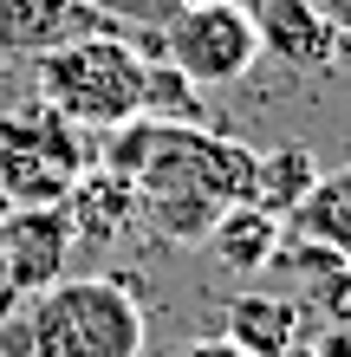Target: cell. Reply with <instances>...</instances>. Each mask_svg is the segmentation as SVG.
I'll return each instance as SVG.
<instances>
[{"mask_svg":"<svg viewBox=\"0 0 351 357\" xmlns=\"http://www.w3.org/2000/svg\"><path fill=\"white\" fill-rule=\"evenodd\" d=\"M111 143L91 162L137 182V215L170 247H202L234 202H254V150L215 137L209 123H150L130 117L105 130Z\"/></svg>","mask_w":351,"mask_h":357,"instance_id":"cell-1","label":"cell"},{"mask_svg":"<svg viewBox=\"0 0 351 357\" xmlns=\"http://www.w3.org/2000/svg\"><path fill=\"white\" fill-rule=\"evenodd\" d=\"M0 338L13 357H143V312L124 280H59Z\"/></svg>","mask_w":351,"mask_h":357,"instance_id":"cell-2","label":"cell"},{"mask_svg":"<svg viewBox=\"0 0 351 357\" xmlns=\"http://www.w3.org/2000/svg\"><path fill=\"white\" fill-rule=\"evenodd\" d=\"M39 104H52L78 130H117L143 117V46L137 33H85L33 59Z\"/></svg>","mask_w":351,"mask_h":357,"instance_id":"cell-3","label":"cell"},{"mask_svg":"<svg viewBox=\"0 0 351 357\" xmlns=\"http://www.w3.org/2000/svg\"><path fill=\"white\" fill-rule=\"evenodd\" d=\"M85 137L52 104L0 111V208H59L85 176Z\"/></svg>","mask_w":351,"mask_h":357,"instance_id":"cell-4","label":"cell"},{"mask_svg":"<svg viewBox=\"0 0 351 357\" xmlns=\"http://www.w3.org/2000/svg\"><path fill=\"white\" fill-rule=\"evenodd\" d=\"M156 46L189 85H234L254 72L260 33H254V13H241L234 0H202V7H176L163 20Z\"/></svg>","mask_w":351,"mask_h":357,"instance_id":"cell-5","label":"cell"},{"mask_svg":"<svg viewBox=\"0 0 351 357\" xmlns=\"http://www.w3.org/2000/svg\"><path fill=\"white\" fill-rule=\"evenodd\" d=\"M72 221L66 208H7V260H0V286L7 292H46L66 280V260H72Z\"/></svg>","mask_w":351,"mask_h":357,"instance_id":"cell-6","label":"cell"},{"mask_svg":"<svg viewBox=\"0 0 351 357\" xmlns=\"http://www.w3.org/2000/svg\"><path fill=\"white\" fill-rule=\"evenodd\" d=\"M286 280V299L299 312H313L319 325H351V266L332 247L306 241V234H280L274 260H267Z\"/></svg>","mask_w":351,"mask_h":357,"instance_id":"cell-7","label":"cell"},{"mask_svg":"<svg viewBox=\"0 0 351 357\" xmlns=\"http://www.w3.org/2000/svg\"><path fill=\"white\" fill-rule=\"evenodd\" d=\"M85 33H124L105 13H91L85 0H0V59H33L59 52Z\"/></svg>","mask_w":351,"mask_h":357,"instance_id":"cell-8","label":"cell"},{"mask_svg":"<svg viewBox=\"0 0 351 357\" xmlns=\"http://www.w3.org/2000/svg\"><path fill=\"white\" fill-rule=\"evenodd\" d=\"M254 33H260V52L286 59L293 72H325V66H338V52H345V39H338L332 20H325L319 0H260Z\"/></svg>","mask_w":351,"mask_h":357,"instance_id":"cell-9","label":"cell"},{"mask_svg":"<svg viewBox=\"0 0 351 357\" xmlns=\"http://www.w3.org/2000/svg\"><path fill=\"white\" fill-rule=\"evenodd\" d=\"M59 208H66L72 234L85 241V247H111L124 227L137 221V182L117 176V169H105V162H85V176L72 182V195L59 202Z\"/></svg>","mask_w":351,"mask_h":357,"instance_id":"cell-10","label":"cell"},{"mask_svg":"<svg viewBox=\"0 0 351 357\" xmlns=\"http://www.w3.org/2000/svg\"><path fill=\"white\" fill-rule=\"evenodd\" d=\"M299 319L306 312L286 299V292H234L228 299V331H221V338L241 344L247 357H274L286 344H299Z\"/></svg>","mask_w":351,"mask_h":357,"instance_id":"cell-11","label":"cell"},{"mask_svg":"<svg viewBox=\"0 0 351 357\" xmlns=\"http://www.w3.org/2000/svg\"><path fill=\"white\" fill-rule=\"evenodd\" d=\"M280 234H286V221H274V215L254 208V202H234L228 215L209 227V241H202V247H209L221 266H234V273H267Z\"/></svg>","mask_w":351,"mask_h":357,"instance_id":"cell-12","label":"cell"},{"mask_svg":"<svg viewBox=\"0 0 351 357\" xmlns=\"http://www.w3.org/2000/svg\"><path fill=\"white\" fill-rule=\"evenodd\" d=\"M319 156L306 150V143H280V150L254 156V208H267L274 221H286L293 208L319 188Z\"/></svg>","mask_w":351,"mask_h":357,"instance_id":"cell-13","label":"cell"},{"mask_svg":"<svg viewBox=\"0 0 351 357\" xmlns=\"http://www.w3.org/2000/svg\"><path fill=\"white\" fill-rule=\"evenodd\" d=\"M286 234H306V241L332 247V254L351 266V169L319 176V188L286 215Z\"/></svg>","mask_w":351,"mask_h":357,"instance_id":"cell-14","label":"cell"},{"mask_svg":"<svg viewBox=\"0 0 351 357\" xmlns=\"http://www.w3.org/2000/svg\"><path fill=\"white\" fill-rule=\"evenodd\" d=\"M143 117L150 123H209L202 85H189L170 59H143Z\"/></svg>","mask_w":351,"mask_h":357,"instance_id":"cell-15","label":"cell"},{"mask_svg":"<svg viewBox=\"0 0 351 357\" xmlns=\"http://www.w3.org/2000/svg\"><path fill=\"white\" fill-rule=\"evenodd\" d=\"M91 13H105L111 26H124V33H156L163 20H170L176 7L170 0H85Z\"/></svg>","mask_w":351,"mask_h":357,"instance_id":"cell-16","label":"cell"},{"mask_svg":"<svg viewBox=\"0 0 351 357\" xmlns=\"http://www.w3.org/2000/svg\"><path fill=\"white\" fill-rule=\"evenodd\" d=\"M176 357H247V351L228 338H189V344H176Z\"/></svg>","mask_w":351,"mask_h":357,"instance_id":"cell-17","label":"cell"},{"mask_svg":"<svg viewBox=\"0 0 351 357\" xmlns=\"http://www.w3.org/2000/svg\"><path fill=\"white\" fill-rule=\"evenodd\" d=\"M325 20L338 26V39H351V0H332V7H325Z\"/></svg>","mask_w":351,"mask_h":357,"instance_id":"cell-18","label":"cell"},{"mask_svg":"<svg viewBox=\"0 0 351 357\" xmlns=\"http://www.w3.org/2000/svg\"><path fill=\"white\" fill-rule=\"evenodd\" d=\"M274 357H319L313 344H286V351H274Z\"/></svg>","mask_w":351,"mask_h":357,"instance_id":"cell-19","label":"cell"},{"mask_svg":"<svg viewBox=\"0 0 351 357\" xmlns=\"http://www.w3.org/2000/svg\"><path fill=\"white\" fill-rule=\"evenodd\" d=\"M0 260H7V215H0Z\"/></svg>","mask_w":351,"mask_h":357,"instance_id":"cell-20","label":"cell"},{"mask_svg":"<svg viewBox=\"0 0 351 357\" xmlns=\"http://www.w3.org/2000/svg\"><path fill=\"white\" fill-rule=\"evenodd\" d=\"M170 7H202V0H170Z\"/></svg>","mask_w":351,"mask_h":357,"instance_id":"cell-21","label":"cell"}]
</instances>
